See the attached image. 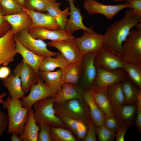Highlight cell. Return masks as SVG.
Returning a JSON list of instances; mask_svg holds the SVG:
<instances>
[{"mask_svg": "<svg viewBox=\"0 0 141 141\" xmlns=\"http://www.w3.org/2000/svg\"><path fill=\"white\" fill-rule=\"evenodd\" d=\"M8 120L7 115L0 110V139L8 127Z\"/></svg>", "mask_w": 141, "mask_h": 141, "instance_id": "obj_45", "label": "cell"}, {"mask_svg": "<svg viewBox=\"0 0 141 141\" xmlns=\"http://www.w3.org/2000/svg\"><path fill=\"white\" fill-rule=\"evenodd\" d=\"M83 98L89 107L91 118L95 126L96 127L103 125L105 116L95 102L91 91L84 90Z\"/></svg>", "mask_w": 141, "mask_h": 141, "instance_id": "obj_23", "label": "cell"}, {"mask_svg": "<svg viewBox=\"0 0 141 141\" xmlns=\"http://www.w3.org/2000/svg\"><path fill=\"white\" fill-rule=\"evenodd\" d=\"M56 0H25L24 8L37 11L45 13L48 6Z\"/></svg>", "mask_w": 141, "mask_h": 141, "instance_id": "obj_36", "label": "cell"}, {"mask_svg": "<svg viewBox=\"0 0 141 141\" xmlns=\"http://www.w3.org/2000/svg\"><path fill=\"white\" fill-rule=\"evenodd\" d=\"M13 72L20 79L22 89L25 94L29 92L31 87L37 83L40 76L30 66L22 61L16 66Z\"/></svg>", "mask_w": 141, "mask_h": 141, "instance_id": "obj_16", "label": "cell"}, {"mask_svg": "<svg viewBox=\"0 0 141 141\" xmlns=\"http://www.w3.org/2000/svg\"><path fill=\"white\" fill-rule=\"evenodd\" d=\"M125 0H121V1H125Z\"/></svg>", "mask_w": 141, "mask_h": 141, "instance_id": "obj_53", "label": "cell"}, {"mask_svg": "<svg viewBox=\"0 0 141 141\" xmlns=\"http://www.w3.org/2000/svg\"><path fill=\"white\" fill-rule=\"evenodd\" d=\"M91 91L95 102L105 116H115L114 108L109 99L107 91Z\"/></svg>", "mask_w": 141, "mask_h": 141, "instance_id": "obj_29", "label": "cell"}, {"mask_svg": "<svg viewBox=\"0 0 141 141\" xmlns=\"http://www.w3.org/2000/svg\"><path fill=\"white\" fill-rule=\"evenodd\" d=\"M84 7L90 15L100 14L105 16L108 20H111L122 9L130 8L129 4L126 3L114 5H106L96 0H85Z\"/></svg>", "mask_w": 141, "mask_h": 141, "instance_id": "obj_10", "label": "cell"}, {"mask_svg": "<svg viewBox=\"0 0 141 141\" xmlns=\"http://www.w3.org/2000/svg\"><path fill=\"white\" fill-rule=\"evenodd\" d=\"M2 104L3 107L8 111L7 133H15L20 136L24 131L30 109L22 106L21 100L12 99L10 96Z\"/></svg>", "mask_w": 141, "mask_h": 141, "instance_id": "obj_2", "label": "cell"}, {"mask_svg": "<svg viewBox=\"0 0 141 141\" xmlns=\"http://www.w3.org/2000/svg\"><path fill=\"white\" fill-rule=\"evenodd\" d=\"M62 79L63 83L79 84L82 74L81 62L70 64L62 70Z\"/></svg>", "mask_w": 141, "mask_h": 141, "instance_id": "obj_28", "label": "cell"}, {"mask_svg": "<svg viewBox=\"0 0 141 141\" xmlns=\"http://www.w3.org/2000/svg\"><path fill=\"white\" fill-rule=\"evenodd\" d=\"M34 38L52 42L74 39L75 37L65 30H51L45 28L36 27L27 29Z\"/></svg>", "mask_w": 141, "mask_h": 141, "instance_id": "obj_15", "label": "cell"}, {"mask_svg": "<svg viewBox=\"0 0 141 141\" xmlns=\"http://www.w3.org/2000/svg\"><path fill=\"white\" fill-rule=\"evenodd\" d=\"M11 29V26L5 18V15L0 6V38L3 36Z\"/></svg>", "mask_w": 141, "mask_h": 141, "instance_id": "obj_43", "label": "cell"}, {"mask_svg": "<svg viewBox=\"0 0 141 141\" xmlns=\"http://www.w3.org/2000/svg\"><path fill=\"white\" fill-rule=\"evenodd\" d=\"M40 126L37 141H51L50 134L51 126L47 124H43Z\"/></svg>", "mask_w": 141, "mask_h": 141, "instance_id": "obj_39", "label": "cell"}, {"mask_svg": "<svg viewBox=\"0 0 141 141\" xmlns=\"http://www.w3.org/2000/svg\"><path fill=\"white\" fill-rule=\"evenodd\" d=\"M74 40L83 56L89 53L98 52L104 45L103 35L96 33L84 31L81 36L75 38Z\"/></svg>", "mask_w": 141, "mask_h": 141, "instance_id": "obj_11", "label": "cell"}, {"mask_svg": "<svg viewBox=\"0 0 141 141\" xmlns=\"http://www.w3.org/2000/svg\"><path fill=\"white\" fill-rule=\"evenodd\" d=\"M141 22V17L134 15L131 9L126 10L124 17L107 28L103 35L104 45L123 56L122 43L130 31Z\"/></svg>", "mask_w": 141, "mask_h": 141, "instance_id": "obj_1", "label": "cell"}, {"mask_svg": "<svg viewBox=\"0 0 141 141\" xmlns=\"http://www.w3.org/2000/svg\"><path fill=\"white\" fill-rule=\"evenodd\" d=\"M73 1H75V0H73Z\"/></svg>", "mask_w": 141, "mask_h": 141, "instance_id": "obj_54", "label": "cell"}, {"mask_svg": "<svg viewBox=\"0 0 141 141\" xmlns=\"http://www.w3.org/2000/svg\"><path fill=\"white\" fill-rule=\"evenodd\" d=\"M16 0L22 7H25V0Z\"/></svg>", "mask_w": 141, "mask_h": 141, "instance_id": "obj_51", "label": "cell"}, {"mask_svg": "<svg viewBox=\"0 0 141 141\" xmlns=\"http://www.w3.org/2000/svg\"><path fill=\"white\" fill-rule=\"evenodd\" d=\"M63 122L74 133L78 129L81 121L70 118L62 117H59Z\"/></svg>", "mask_w": 141, "mask_h": 141, "instance_id": "obj_42", "label": "cell"}, {"mask_svg": "<svg viewBox=\"0 0 141 141\" xmlns=\"http://www.w3.org/2000/svg\"><path fill=\"white\" fill-rule=\"evenodd\" d=\"M15 35L24 47L37 55L54 57L59 53L50 50L47 48L48 45L46 43L42 40L33 38L27 29L22 30Z\"/></svg>", "mask_w": 141, "mask_h": 141, "instance_id": "obj_9", "label": "cell"}, {"mask_svg": "<svg viewBox=\"0 0 141 141\" xmlns=\"http://www.w3.org/2000/svg\"><path fill=\"white\" fill-rule=\"evenodd\" d=\"M84 90L78 84L63 83L61 90L55 97V102L61 103L73 99H83Z\"/></svg>", "mask_w": 141, "mask_h": 141, "instance_id": "obj_20", "label": "cell"}, {"mask_svg": "<svg viewBox=\"0 0 141 141\" xmlns=\"http://www.w3.org/2000/svg\"><path fill=\"white\" fill-rule=\"evenodd\" d=\"M7 95V94L6 92L2 93L0 95V103L2 104L4 100L3 98L5 97Z\"/></svg>", "mask_w": 141, "mask_h": 141, "instance_id": "obj_50", "label": "cell"}, {"mask_svg": "<svg viewBox=\"0 0 141 141\" xmlns=\"http://www.w3.org/2000/svg\"><path fill=\"white\" fill-rule=\"evenodd\" d=\"M130 6L132 13L141 17V0H126Z\"/></svg>", "mask_w": 141, "mask_h": 141, "instance_id": "obj_44", "label": "cell"}, {"mask_svg": "<svg viewBox=\"0 0 141 141\" xmlns=\"http://www.w3.org/2000/svg\"><path fill=\"white\" fill-rule=\"evenodd\" d=\"M22 9L29 15L32 21V25L27 29L36 27L54 30L61 29L55 19L48 13H46L40 12L23 7H22Z\"/></svg>", "mask_w": 141, "mask_h": 141, "instance_id": "obj_18", "label": "cell"}, {"mask_svg": "<svg viewBox=\"0 0 141 141\" xmlns=\"http://www.w3.org/2000/svg\"><path fill=\"white\" fill-rule=\"evenodd\" d=\"M2 84L7 89L12 99H19L25 96L22 89L21 79L18 75L11 74L2 80Z\"/></svg>", "mask_w": 141, "mask_h": 141, "instance_id": "obj_26", "label": "cell"}, {"mask_svg": "<svg viewBox=\"0 0 141 141\" xmlns=\"http://www.w3.org/2000/svg\"><path fill=\"white\" fill-rule=\"evenodd\" d=\"M107 93L110 101L114 108L125 104V98L122 81L110 87Z\"/></svg>", "mask_w": 141, "mask_h": 141, "instance_id": "obj_32", "label": "cell"}, {"mask_svg": "<svg viewBox=\"0 0 141 141\" xmlns=\"http://www.w3.org/2000/svg\"><path fill=\"white\" fill-rule=\"evenodd\" d=\"M14 36L11 29L0 38V66H7L12 62L17 53Z\"/></svg>", "mask_w": 141, "mask_h": 141, "instance_id": "obj_14", "label": "cell"}, {"mask_svg": "<svg viewBox=\"0 0 141 141\" xmlns=\"http://www.w3.org/2000/svg\"><path fill=\"white\" fill-rule=\"evenodd\" d=\"M98 53H89L83 56L82 74L78 85L84 90H90L95 80L97 70L95 60Z\"/></svg>", "mask_w": 141, "mask_h": 141, "instance_id": "obj_12", "label": "cell"}, {"mask_svg": "<svg viewBox=\"0 0 141 141\" xmlns=\"http://www.w3.org/2000/svg\"><path fill=\"white\" fill-rule=\"evenodd\" d=\"M96 78L90 90L93 92L107 91L115 84L128 79L123 69L109 71L97 68Z\"/></svg>", "mask_w": 141, "mask_h": 141, "instance_id": "obj_6", "label": "cell"}, {"mask_svg": "<svg viewBox=\"0 0 141 141\" xmlns=\"http://www.w3.org/2000/svg\"><path fill=\"white\" fill-rule=\"evenodd\" d=\"M0 6L5 16L20 12L22 10V7L16 0H2Z\"/></svg>", "mask_w": 141, "mask_h": 141, "instance_id": "obj_35", "label": "cell"}, {"mask_svg": "<svg viewBox=\"0 0 141 141\" xmlns=\"http://www.w3.org/2000/svg\"><path fill=\"white\" fill-rule=\"evenodd\" d=\"M62 71L60 69L55 71H40V76L45 84L55 90L58 93L61 90L63 83Z\"/></svg>", "mask_w": 141, "mask_h": 141, "instance_id": "obj_30", "label": "cell"}, {"mask_svg": "<svg viewBox=\"0 0 141 141\" xmlns=\"http://www.w3.org/2000/svg\"><path fill=\"white\" fill-rule=\"evenodd\" d=\"M114 109L115 116L121 126L129 127L133 125L136 116V104H124Z\"/></svg>", "mask_w": 141, "mask_h": 141, "instance_id": "obj_22", "label": "cell"}, {"mask_svg": "<svg viewBox=\"0 0 141 141\" xmlns=\"http://www.w3.org/2000/svg\"><path fill=\"white\" fill-rule=\"evenodd\" d=\"M10 68L7 66L3 65L0 67V79H4L11 74Z\"/></svg>", "mask_w": 141, "mask_h": 141, "instance_id": "obj_48", "label": "cell"}, {"mask_svg": "<svg viewBox=\"0 0 141 141\" xmlns=\"http://www.w3.org/2000/svg\"><path fill=\"white\" fill-rule=\"evenodd\" d=\"M113 1L115 2H120L121 0H112Z\"/></svg>", "mask_w": 141, "mask_h": 141, "instance_id": "obj_52", "label": "cell"}, {"mask_svg": "<svg viewBox=\"0 0 141 141\" xmlns=\"http://www.w3.org/2000/svg\"><path fill=\"white\" fill-rule=\"evenodd\" d=\"M70 64L61 53L55 57L45 56L39 66L40 71H52L59 68L62 70L66 68Z\"/></svg>", "mask_w": 141, "mask_h": 141, "instance_id": "obj_24", "label": "cell"}, {"mask_svg": "<svg viewBox=\"0 0 141 141\" xmlns=\"http://www.w3.org/2000/svg\"><path fill=\"white\" fill-rule=\"evenodd\" d=\"M128 127L124 126H121L115 133L116 141H124L125 134Z\"/></svg>", "mask_w": 141, "mask_h": 141, "instance_id": "obj_47", "label": "cell"}, {"mask_svg": "<svg viewBox=\"0 0 141 141\" xmlns=\"http://www.w3.org/2000/svg\"><path fill=\"white\" fill-rule=\"evenodd\" d=\"M95 128L99 141H113L115 138V133L108 130L104 125L96 126Z\"/></svg>", "mask_w": 141, "mask_h": 141, "instance_id": "obj_37", "label": "cell"}, {"mask_svg": "<svg viewBox=\"0 0 141 141\" xmlns=\"http://www.w3.org/2000/svg\"><path fill=\"white\" fill-rule=\"evenodd\" d=\"M126 62L123 55L104 45L95 60L96 68L109 71L123 69Z\"/></svg>", "mask_w": 141, "mask_h": 141, "instance_id": "obj_7", "label": "cell"}, {"mask_svg": "<svg viewBox=\"0 0 141 141\" xmlns=\"http://www.w3.org/2000/svg\"><path fill=\"white\" fill-rule=\"evenodd\" d=\"M55 97H50L40 100L33 106V115L37 125L48 124L51 126L68 128L56 114L54 105Z\"/></svg>", "mask_w": 141, "mask_h": 141, "instance_id": "obj_3", "label": "cell"}, {"mask_svg": "<svg viewBox=\"0 0 141 141\" xmlns=\"http://www.w3.org/2000/svg\"><path fill=\"white\" fill-rule=\"evenodd\" d=\"M18 134L15 133H11L10 136V140L11 141H23L22 139Z\"/></svg>", "mask_w": 141, "mask_h": 141, "instance_id": "obj_49", "label": "cell"}, {"mask_svg": "<svg viewBox=\"0 0 141 141\" xmlns=\"http://www.w3.org/2000/svg\"><path fill=\"white\" fill-rule=\"evenodd\" d=\"M74 39L51 41L47 44L57 49L70 64H72L81 62L83 57Z\"/></svg>", "mask_w": 141, "mask_h": 141, "instance_id": "obj_13", "label": "cell"}, {"mask_svg": "<svg viewBox=\"0 0 141 141\" xmlns=\"http://www.w3.org/2000/svg\"><path fill=\"white\" fill-rule=\"evenodd\" d=\"M50 134L51 141H77L72 133L65 128L51 126Z\"/></svg>", "mask_w": 141, "mask_h": 141, "instance_id": "obj_34", "label": "cell"}, {"mask_svg": "<svg viewBox=\"0 0 141 141\" xmlns=\"http://www.w3.org/2000/svg\"><path fill=\"white\" fill-rule=\"evenodd\" d=\"M122 84L125 104H136L141 89L129 79L122 81Z\"/></svg>", "mask_w": 141, "mask_h": 141, "instance_id": "obj_31", "label": "cell"}, {"mask_svg": "<svg viewBox=\"0 0 141 141\" xmlns=\"http://www.w3.org/2000/svg\"><path fill=\"white\" fill-rule=\"evenodd\" d=\"M14 38L16 50L22 57V61L30 66L36 74L39 75V67L45 56L37 55L28 50L20 43L15 35Z\"/></svg>", "mask_w": 141, "mask_h": 141, "instance_id": "obj_19", "label": "cell"}, {"mask_svg": "<svg viewBox=\"0 0 141 141\" xmlns=\"http://www.w3.org/2000/svg\"><path fill=\"white\" fill-rule=\"evenodd\" d=\"M69 5L70 17L68 19L65 30L72 34L77 31L81 30L91 33H96L92 28L88 27L83 23V17L79 8L75 6L73 0H68Z\"/></svg>", "mask_w": 141, "mask_h": 141, "instance_id": "obj_17", "label": "cell"}, {"mask_svg": "<svg viewBox=\"0 0 141 141\" xmlns=\"http://www.w3.org/2000/svg\"><path fill=\"white\" fill-rule=\"evenodd\" d=\"M87 128V124L81 121L78 129L75 133L78 140H82L84 139L86 135Z\"/></svg>", "mask_w": 141, "mask_h": 141, "instance_id": "obj_46", "label": "cell"}, {"mask_svg": "<svg viewBox=\"0 0 141 141\" xmlns=\"http://www.w3.org/2000/svg\"><path fill=\"white\" fill-rule=\"evenodd\" d=\"M61 5V3L56 0L50 4L46 8V11L54 18L59 25L61 29L65 30L68 20V17L69 16V8L67 7L63 10L60 8Z\"/></svg>", "mask_w": 141, "mask_h": 141, "instance_id": "obj_25", "label": "cell"}, {"mask_svg": "<svg viewBox=\"0 0 141 141\" xmlns=\"http://www.w3.org/2000/svg\"><path fill=\"white\" fill-rule=\"evenodd\" d=\"M88 128L86 135L83 140L84 141H96V132L93 122L91 119L86 123Z\"/></svg>", "mask_w": 141, "mask_h": 141, "instance_id": "obj_41", "label": "cell"}, {"mask_svg": "<svg viewBox=\"0 0 141 141\" xmlns=\"http://www.w3.org/2000/svg\"><path fill=\"white\" fill-rule=\"evenodd\" d=\"M40 126L37 125L34 118L33 109H30L24 131L19 136L23 141H37V136Z\"/></svg>", "mask_w": 141, "mask_h": 141, "instance_id": "obj_27", "label": "cell"}, {"mask_svg": "<svg viewBox=\"0 0 141 141\" xmlns=\"http://www.w3.org/2000/svg\"><path fill=\"white\" fill-rule=\"evenodd\" d=\"M54 107L59 117H67L86 124L91 119L89 107L83 99H73L61 103L55 102Z\"/></svg>", "mask_w": 141, "mask_h": 141, "instance_id": "obj_4", "label": "cell"}, {"mask_svg": "<svg viewBox=\"0 0 141 141\" xmlns=\"http://www.w3.org/2000/svg\"><path fill=\"white\" fill-rule=\"evenodd\" d=\"M136 118L133 125L137 128L138 132H141V92L139 94L136 104Z\"/></svg>", "mask_w": 141, "mask_h": 141, "instance_id": "obj_40", "label": "cell"}, {"mask_svg": "<svg viewBox=\"0 0 141 141\" xmlns=\"http://www.w3.org/2000/svg\"><path fill=\"white\" fill-rule=\"evenodd\" d=\"M132 28L122 45L123 56L127 62L141 66V22Z\"/></svg>", "mask_w": 141, "mask_h": 141, "instance_id": "obj_5", "label": "cell"}, {"mask_svg": "<svg viewBox=\"0 0 141 141\" xmlns=\"http://www.w3.org/2000/svg\"><path fill=\"white\" fill-rule=\"evenodd\" d=\"M1 0H0V1H1Z\"/></svg>", "mask_w": 141, "mask_h": 141, "instance_id": "obj_55", "label": "cell"}, {"mask_svg": "<svg viewBox=\"0 0 141 141\" xmlns=\"http://www.w3.org/2000/svg\"><path fill=\"white\" fill-rule=\"evenodd\" d=\"M123 69L128 79L141 89V66L126 61Z\"/></svg>", "mask_w": 141, "mask_h": 141, "instance_id": "obj_33", "label": "cell"}, {"mask_svg": "<svg viewBox=\"0 0 141 141\" xmlns=\"http://www.w3.org/2000/svg\"><path fill=\"white\" fill-rule=\"evenodd\" d=\"M29 94L21 98L22 106L30 109L36 102L47 97H55L58 92L55 90L46 85L39 77L37 83L31 87Z\"/></svg>", "mask_w": 141, "mask_h": 141, "instance_id": "obj_8", "label": "cell"}, {"mask_svg": "<svg viewBox=\"0 0 141 141\" xmlns=\"http://www.w3.org/2000/svg\"><path fill=\"white\" fill-rule=\"evenodd\" d=\"M104 125L108 130L115 133L121 126L115 116H105Z\"/></svg>", "mask_w": 141, "mask_h": 141, "instance_id": "obj_38", "label": "cell"}, {"mask_svg": "<svg viewBox=\"0 0 141 141\" xmlns=\"http://www.w3.org/2000/svg\"><path fill=\"white\" fill-rule=\"evenodd\" d=\"M5 18L11 25L14 35L22 30L27 29L32 23L31 17L23 10L17 13L5 15Z\"/></svg>", "mask_w": 141, "mask_h": 141, "instance_id": "obj_21", "label": "cell"}]
</instances>
